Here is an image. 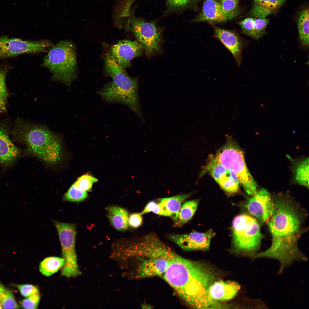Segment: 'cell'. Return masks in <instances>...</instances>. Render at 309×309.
Returning <instances> with one entry per match:
<instances>
[{"label": "cell", "mask_w": 309, "mask_h": 309, "mask_svg": "<svg viewBox=\"0 0 309 309\" xmlns=\"http://www.w3.org/2000/svg\"><path fill=\"white\" fill-rule=\"evenodd\" d=\"M273 199L274 212L267 222L272 243L268 249L257 253L254 259L277 260L280 264L278 273L280 274L295 262L308 260L298 246L299 239L305 231V217L302 209L288 195L279 194Z\"/></svg>", "instance_id": "cell-1"}, {"label": "cell", "mask_w": 309, "mask_h": 309, "mask_svg": "<svg viewBox=\"0 0 309 309\" xmlns=\"http://www.w3.org/2000/svg\"><path fill=\"white\" fill-rule=\"evenodd\" d=\"M187 305L193 308L215 307L207 291L213 282V274L203 266L179 255L171 260L162 276Z\"/></svg>", "instance_id": "cell-2"}, {"label": "cell", "mask_w": 309, "mask_h": 309, "mask_svg": "<svg viewBox=\"0 0 309 309\" xmlns=\"http://www.w3.org/2000/svg\"><path fill=\"white\" fill-rule=\"evenodd\" d=\"M105 64L106 72L112 81L98 91V94L108 103H119L127 106L144 122L137 79L129 77L125 69L117 63L110 53L106 55Z\"/></svg>", "instance_id": "cell-3"}, {"label": "cell", "mask_w": 309, "mask_h": 309, "mask_svg": "<svg viewBox=\"0 0 309 309\" xmlns=\"http://www.w3.org/2000/svg\"><path fill=\"white\" fill-rule=\"evenodd\" d=\"M22 126L20 139L27 153L51 165L60 161L63 154L61 135L43 124L27 122Z\"/></svg>", "instance_id": "cell-4"}, {"label": "cell", "mask_w": 309, "mask_h": 309, "mask_svg": "<svg viewBox=\"0 0 309 309\" xmlns=\"http://www.w3.org/2000/svg\"><path fill=\"white\" fill-rule=\"evenodd\" d=\"M42 66L52 74V80L67 85L70 90L77 75L75 45L70 41H60L51 47L43 58Z\"/></svg>", "instance_id": "cell-5"}, {"label": "cell", "mask_w": 309, "mask_h": 309, "mask_svg": "<svg viewBox=\"0 0 309 309\" xmlns=\"http://www.w3.org/2000/svg\"><path fill=\"white\" fill-rule=\"evenodd\" d=\"M211 158L235 173L247 194L252 195L256 192L257 185L246 166L243 153L235 142L229 140Z\"/></svg>", "instance_id": "cell-6"}, {"label": "cell", "mask_w": 309, "mask_h": 309, "mask_svg": "<svg viewBox=\"0 0 309 309\" xmlns=\"http://www.w3.org/2000/svg\"><path fill=\"white\" fill-rule=\"evenodd\" d=\"M232 232L235 248L248 254L253 259L259 252L263 237L256 219L245 214L237 216L233 222Z\"/></svg>", "instance_id": "cell-7"}, {"label": "cell", "mask_w": 309, "mask_h": 309, "mask_svg": "<svg viewBox=\"0 0 309 309\" xmlns=\"http://www.w3.org/2000/svg\"><path fill=\"white\" fill-rule=\"evenodd\" d=\"M133 13L131 11L127 21V29L132 31L137 40L143 45L147 56L159 51L162 29L154 21H146L136 17Z\"/></svg>", "instance_id": "cell-8"}, {"label": "cell", "mask_w": 309, "mask_h": 309, "mask_svg": "<svg viewBox=\"0 0 309 309\" xmlns=\"http://www.w3.org/2000/svg\"><path fill=\"white\" fill-rule=\"evenodd\" d=\"M61 243L62 258L64 260L62 268L65 271L71 272L78 268L75 250L76 228L74 225L54 221Z\"/></svg>", "instance_id": "cell-9"}, {"label": "cell", "mask_w": 309, "mask_h": 309, "mask_svg": "<svg viewBox=\"0 0 309 309\" xmlns=\"http://www.w3.org/2000/svg\"><path fill=\"white\" fill-rule=\"evenodd\" d=\"M53 44L47 40L25 41L7 36L0 37V58H6L24 53L47 52L46 48Z\"/></svg>", "instance_id": "cell-10"}, {"label": "cell", "mask_w": 309, "mask_h": 309, "mask_svg": "<svg viewBox=\"0 0 309 309\" xmlns=\"http://www.w3.org/2000/svg\"><path fill=\"white\" fill-rule=\"evenodd\" d=\"M131 247L132 254L144 258H163L171 260L178 255L152 233L146 234Z\"/></svg>", "instance_id": "cell-11"}, {"label": "cell", "mask_w": 309, "mask_h": 309, "mask_svg": "<svg viewBox=\"0 0 309 309\" xmlns=\"http://www.w3.org/2000/svg\"><path fill=\"white\" fill-rule=\"evenodd\" d=\"M249 198L245 207L249 212L262 222H267L274 212L273 199L266 189L262 188Z\"/></svg>", "instance_id": "cell-12"}, {"label": "cell", "mask_w": 309, "mask_h": 309, "mask_svg": "<svg viewBox=\"0 0 309 309\" xmlns=\"http://www.w3.org/2000/svg\"><path fill=\"white\" fill-rule=\"evenodd\" d=\"M215 234L210 230L205 233L193 231L187 234H171L167 237L182 249L191 251L208 249Z\"/></svg>", "instance_id": "cell-13"}, {"label": "cell", "mask_w": 309, "mask_h": 309, "mask_svg": "<svg viewBox=\"0 0 309 309\" xmlns=\"http://www.w3.org/2000/svg\"><path fill=\"white\" fill-rule=\"evenodd\" d=\"M144 49L137 40H123L112 45L110 52L117 63L126 69L130 66L132 59L139 56Z\"/></svg>", "instance_id": "cell-14"}, {"label": "cell", "mask_w": 309, "mask_h": 309, "mask_svg": "<svg viewBox=\"0 0 309 309\" xmlns=\"http://www.w3.org/2000/svg\"><path fill=\"white\" fill-rule=\"evenodd\" d=\"M211 159L205 169V171H209L215 180L224 191L230 193L237 192L240 184L235 173Z\"/></svg>", "instance_id": "cell-15"}, {"label": "cell", "mask_w": 309, "mask_h": 309, "mask_svg": "<svg viewBox=\"0 0 309 309\" xmlns=\"http://www.w3.org/2000/svg\"><path fill=\"white\" fill-rule=\"evenodd\" d=\"M240 12L228 13L224 10L220 2L217 0H206L201 12L193 21H206L212 24L223 23L235 17Z\"/></svg>", "instance_id": "cell-16"}, {"label": "cell", "mask_w": 309, "mask_h": 309, "mask_svg": "<svg viewBox=\"0 0 309 309\" xmlns=\"http://www.w3.org/2000/svg\"><path fill=\"white\" fill-rule=\"evenodd\" d=\"M171 260L163 258H144L137 267L136 277L144 278L162 276Z\"/></svg>", "instance_id": "cell-17"}, {"label": "cell", "mask_w": 309, "mask_h": 309, "mask_svg": "<svg viewBox=\"0 0 309 309\" xmlns=\"http://www.w3.org/2000/svg\"><path fill=\"white\" fill-rule=\"evenodd\" d=\"M213 36L219 40L231 52L239 66L241 64L243 46L241 37L233 31L218 27H215Z\"/></svg>", "instance_id": "cell-18"}, {"label": "cell", "mask_w": 309, "mask_h": 309, "mask_svg": "<svg viewBox=\"0 0 309 309\" xmlns=\"http://www.w3.org/2000/svg\"><path fill=\"white\" fill-rule=\"evenodd\" d=\"M21 150L11 141L5 130L0 128V166L9 167L21 155Z\"/></svg>", "instance_id": "cell-19"}, {"label": "cell", "mask_w": 309, "mask_h": 309, "mask_svg": "<svg viewBox=\"0 0 309 309\" xmlns=\"http://www.w3.org/2000/svg\"><path fill=\"white\" fill-rule=\"evenodd\" d=\"M240 288V286L235 282L219 281L213 282L210 285L207 294L211 301L217 303L216 300H226L232 299Z\"/></svg>", "instance_id": "cell-20"}, {"label": "cell", "mask_w": 309, "mask_h": 309, "mask_svg": "<svg viewBox=\"0 0 309 309\" xmlns=\"http://www.w3.org/2000/svg\"><path fill=\"white\" fill-rule=\"evenodd\" d=\"M191 193L181 194L160 199L159 203L168 214L175 221L177 219L181 204L189 197Z\"/></svg>", "instance_id": "cell-21"}, {"label": "cell", "mask_w": 309, "mask_h": 309, "mask_svg": "<svg viewBox=\"0 0 309 309\" xmlns=\"http://www.w3.org/2000/svg\"><path fill=\"white\" fill-rule=\"evenodd\" d=\"M108 217L113 226L117 230H126L128 225V211L124 209L117 206H110L106 208Z\"/></svg>", "instance_id": "cell-22"}, {"label": "cell", "mask_w": 309, "mask_h": 309, "mask_svg": "<svg viewBox=\"0 0 309 309\" xmlns=\"http://www.w3.org/2000/svg\"><path fill=\"white\" fill-rule=\"evenodd\" d=\"M285 1L268 0L257 7H252L250 12V15L254 18H266L279 9Z\"/></svg>", "instance_id": "cell-23"}, {"label": "cell", "mask_w": 309, "mask_h": 309, "mask_svg": "<svg viewBox=\"0 0 309 309\" xmlns=\"http://www.w3.org/2000/svg\"><path fill=\"white\" fill-rule=\"evenodd\" d=\"M64 263L62 257L49 256L43 259L40 263L39 270L41 274L49 277L61 269Z\"/></svg>", "instance_id": "cell-24"}, {"label": "cell", "mask_w": 309, "mask_h": 309, "mask_svg": "<svg viewBox=\"0 0 309 309\" xmlns=\"http://www.w3.org/2000/svg\"><path fill=\"white\" fill-rule=\"evenodd\" d=\"M198 204L197 200L189 201L184 203L181 207L173 227H181L191 219L196 210Z\"/></svg>", "instance_id": "cell-25"}, {"label": "cell", "mask_w": 309, "mask_h": 309, "mask_svg": "<svg viewBox=\"0 0 309 309\" xmlns=\"http://www.w3.org/2000/svg\"><path fill=\"white\" fill-rule=\"evenodd\" d=\"M294 175L298 183L309 187V159L304 158L294 162Z\"/></svg>", "instance_id": "cell-26"}, {"label": "cell", "mask_w": 309, "mask_h": 309, "mask_svg": "<svg viewBox=\"0 0 309 309\" xmlns=\"http://www.w3.org/2000/svg\"><path fill=\"white\" fill-rule=\"evenodd\" d=\"M298 27L300 39L302 45L306 47L309 46V9H306L299 13L298 19Z\"/></svg>", "instance_id": "cell-27"}, {"label": "cell", "mask_w": 309, "mask_h": 309, "mask_svg": "<svg viewBox=\"0 0 309 309\" xmlns=\"http://www.w3.org/2000/svg\"><path fill=\"white\" fill-rule=\"evenodd\" d=\"M201 0H166L167 12L181 11L195 9Z\"/></svg>", "instance_id": "cell-28"}, {"label": "cell", "mask_w": 309, "mask_h": 309, "mask_svg": "<svg viewBox=\"0 0 309 309\" xmlns=\"http://www.w3.org/2000/svg\"><path fill=\"white\" fill-rule=\"evenodd\" d=\"M0 303L3 308L18 309L19 306L11 292L0 283Z\"/></svg>", "instance_id": "cell-29"}, {"label": "cell", "mask_w": 309, "mask_h": 309, "mask_svg": "<svg viewBox=\"0 0 309 309\" xmlns=\"http://www.w3.org/2000/svg\"><path fill=\"white\" fill-rule=\"evenodd\" d=\"M6 68H0V113L6 109L8 93L5 84V79L7 72Z\"/></svg>", "instance_id": "cell-30"}, {"label": "cell", "mask_w": 309, "mask_h": 309, "mask_svg": "<svg viewBox=\"0 0 309 309\" xmlns=\"http://www.w3.org/2000/svg\"><path fill=\"white\" fill-rule=\"evenodd\" d=\"M86 191L81 190L73 184L70 188L64 197V201L70 202H78L87 198Z\"/></svg>", "instance_id": "cell-31"}, {"label": "cell", "mask_w": 309, "mask_h": 309, "mask_svg": "<svg viewBox=\"0 0 309 309\" xmlns=\"http://www.w3.org/2000/svg\"><path fill=\"white\" fill-rule=\"evenodd\" d=\"M97 181L96 178L86 174L79 177L73 184L80 189L87 191L90 190L93 184Z\"/></svg>", "instance_id": "cell-32"}, {"label": "cell", "mask_w": 309, "mask_h": 309, "mask_svg": "<svg viewBox=\"0 0 309 309\" xmlns=\"http://www.w3.org/2000/svg\"><path fill=\"white\" fill-rule=\"evenodd\" d=\"M269 19L265 18H253L254 32L255 39L259 40L266 34V28L269 23Z\"/></svg>", "instance_id": "cell-33"}, {"label": "cell", "mask_w": 309, "mask_h": 309, "mask_svg": "<svg viewBox=\"0 0 309 309\" xmlns=\"http://www.w3.org/2000/svg\"><path fill=\"white\" fill-rule=\"evenodd\" d=\"M237 23L240 26L242 33L255 39L254 32L253 18L249 17Z\"/></svg>", "instance_id": "cell-34"}, {"label": "cell", "mask_w": 309, "mask_h": 309, "mask_svg": "<svg viewBox=\"0 0 309 309\" xmlns=\"http://www.w3.org/2000/svg\"><path fill=\"white\" fill-rule=\"evenodd\" d=\"M151 212L159 215L168 216V214L160 204L154 201L148 202L140 213L142 215Z\"/></svg>", "instance_id": "cell-35"}, {"label": "cell", "mask_w": 309, "mask_h": 309, "mask_svg": "<svg viewBox=\"0 0 309 309\" xmlns=\"http://www.w3.org/2000/svg\"><path fill=\"white\" fill-rule=\"evenodd\" d=\"M41 298L39 293L36 294L23 299L21 304L24 308L35 309L37 308Z\"/></svg>", "instance_id": "cell-36"}, {"label": "cell", "mask_w": 309, "mask_h": 309, "mask_svg": "<svg viewBox=\"0 0 309 309\" xmlns=\"http://www.w3.org/2000/svg\"><path fill=\"white\" fill-rule=\"evenodd\" d=\"M15 286L23 297H28L35 294L39 293L38 287L31 284H16Z\"/></svg>", "instance_id": "cell-37"}, {"label": "cell", "mask_w": 309, "mask_h": 309, "mask_svg": "<svg viewBox=\"0 0 309 309\" xmlns=\"http://www.w3.org/2000/svg\"><path fill=\"white\" fill-rule=\"evenodd\" d=\"M220 1L223 9L226 12L231 13L240 11L237 8L239 0H220Z\"/></svg>", "instance_id": "cell-38"}, {"label": "cell", "mask_w": 309, "mask_h": 309, "mask_svg": "<svg viewBox=\"0 0 309 309\" xmlns=\"http://www.w3.org/2000/svg\"><path fill=\"white\" fill-rule=\"evenodd\" d=\"M142 218L140 213H134L129 216L128 225L133 228H137L141 225Z\"/></svg>", "instance_id": "cell-39"}, {"label": "cell", "mask_w": 309, "mask_h": 309, "mask_svg": "<svg viewBox=\"0 0 309 309\" xmlns=\"http://www.w3.org/2000/svg\"><path fill=\"white\" fill-rule=\"evenodd\" d=\"M135 0H119L118 3L124 9L128 10L131 8V6Z\"/></svg>", "instance_id": "cell-40"}, {"label": "cell", "mask_w": 309, "mask_h": 309, "mask_svg": "<svg viewBox=\"0 0 309 309\" xmlns=\"http://www.w3.org/2000/svg\"><path fill=\"white\" fill-rule=\"evenodd\" d=\"M268 0H254L252 7H257Z\"/></svg>", "instance_id": "cell-41"}, {"label": "cell", "mask_w": 309, "mask_h": 309, "mask_svg": "<svg viewBox=\"0 0 309 309\" xmlns=\"http://www.w3.org/2000/svg\"><path fill=\"white\" fill-rule=\"evenodd\" d=\"M2 308H3V307H2V305H1V303H0V309H2Z\"/></svg>", "instance_id": "cell-42"}]
</instances>
